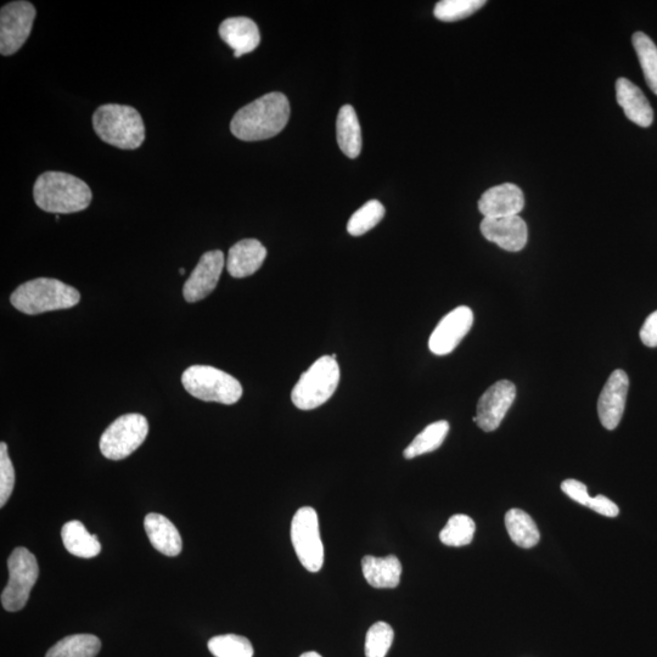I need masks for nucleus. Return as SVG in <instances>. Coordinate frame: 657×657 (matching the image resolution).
Segmentation results:
<instances>
[{
	"mask_svg": "<svg viewBox=\"0 0 657 657\" xmlns=\"http://www.w3.org/2000/svg\"><path fill=\"white\" fill-rule=\"evenodd\" d=\"M289 119L288 98L283 93H268L241 108L230 123V131L243 142H258L278 136Z\"/></svg>",
	"mask_w": 657,
	"mask_h": 657,
	"instance_id": "1",
	"label": "nucleus"
},
{
	"mask_svg": "<svg viewBox=\"0 0 657 657\" xmlns=\"http://www.w3.org/2000/svg\"><path fill=\"white\" fill-rule=\"evenodd\" d=\"M33 198L43 211L70 215L86 210L91 205L93 194L82 179L65 172L50 171L37 178Z\"/></svg>",
	"mask_w": 657,
	"mask_h": 657,
	"instance_id": "2",
	"label": "nucleus"
},
{
	"mask_svg": "<svg viewBox=\"0 0 657 657\" xmlns=\"http://www.w3.org/2000/svg\"><path fill=\"white\" fill-rule=\"evenodd\" d=\"M93 128L104 143L122 150H136L145 140V126L139 112L128 105L106 104L93 115Z\"/></svg>",
	"mask_w": 657,
	"mask_h": 657,
	"instance_id": "3",
	"label": "nucleus"
},
{
	"mask_svg": "<svg viewBox=\"0 0 657 657\" xmlns=\"http://www.w3.org/2000/svg\"><path fill=\"white\" fill-rule=\"evenodd\" d=\"M81 300V294L73 286L58 279L37 278L19 286L11 295V305L16 310L35 316L52 311L69 310Z\"/></svg>",
	"mask_w": 657,
	"mask_h": 657,
	"instance_id": "4",
	"label": "nucleus"
},
{
	"mask_svg": "<svg viewBox=\"0 0 657 657\" xmlns=\"http://www.w3.org/2000/svg\"><path fill=\"white\" fill-rule=\"evenodd\" d=\"M340 383V367L336 355L323 356L301 375L291 392V401L301 411H312L333 397Z\"/></svg>",
	"mask_w": 657,
	"mask_h": 657,
	"instance_id": "5",
	"label": "nucleus"
},
{
	"mask_svg": "<svg viewBox=\"0 0 657 657\" xmlns=\"http://www.w3.org/2000/svg\"><path fill=\"white\" fill-rule=\"evenodd\" d=\"M184 389L198 400L221 404L237 403L243 386L234 376L210 365H193L182 376Z\"/></svg>",
	"mask_w": 657,
	"mask_h": 657,
	"instance_id": "6",
	"label": "nucleus"
},
{
	"mask_svg": "<svg viewBox=\"0 0 657 657\" xmlns=\"http://www.w3.org/2000/svg\"><path fill=\"white\" fill-rule=\"evenodd\" d=\"M9 581L2 593L3 608L10 612L24 609L38 580L39 567L35 555L20 547L8 560Z\"/></svg>",
	"mask_w": 657,
	"mask_h": 657,
	"instance_id": "7",
	"label": "nucleus"
},
{
	"mask_svg": "<svg viewBox=\"0 0 657 657\" xmlns=\"http://www.w3.org/2000/svg\"><path fill=\"white\" fill-rule=\"evenodd\" d=\"M148 434L149 423L144 415H122L101 435L100 451L111 460L125 459L143 445Z\"/></svg>",
	"mask_w": 657,
	"mask_h": 657,
	"instance_id": "8",
	"label": "nucleus"
},
{
	"mask_svg": "<svg viewBox=\"0 0 657 657\" xmlns=\"http://www.w3.org/2000/svg\"><path fill=\"white\" fill-rule=\"evenodd\" d=\"M291 542L297 558L307 571L319 572L324 564V546L320 537L317 511L303 507L291 522Z\"/></svg>",
	"mask_w": 657,
	"mask_h": 657,
	"instance_id": "9",
	"label": "nucleus"
},
{
	"mask_svg": "<svg viewBox=\"0 0 657 657\" xmlns=\"http://www.w3.org/2000/svg\"><path fill=\"white\" fill-rule=\"evenodd\" d=\"M36 8L30 2L20 0L5 4L0 10V54L10 56L19 52L30 37Z\"/></svg>",
	"mask_w": 657,
	"mask_h": 657,
	"instance_id": "10",
	"label": "nucleus"
},
{
	"mask_svg": "<svg viewBox=\"0 0 657 657\" xmlns=\"http://www.w3.org/2000/svg\"><path fill=\"white\" fill-rule=\"evenodd\" d=\"M474 324V313L469 307L460 306L449 312L437 324L429 340V348L436 356H447L468 335Z\"/></svg>",
	"mask_w": 657,
	"mask_h": 657,
	"instance_id": "11",
	"label": "nucleus"
},
{
	"mask_svg": "<svg viewBox=\"0 0 657 657\" xmlns=\"http://www.w3.org/2000/svg\"><path fill=\"white\" fill-rule=\"evenodd\" d=\"M516 398V387L511 381L502 380L493 384L477 403L473 419L481 430L492 432L499 428Z\"/></svg>",
	"mask_w": 657,
	"mask_h": 657,
	"instance_id": "12",
	"label": "nucleus"
},
{
	"mask_svg": "<svg viewBox=\"0 0 657 657\" xmlns=\"http://www.w3.org/2000/svg\"><path fill=\"white\" fill-rule=\"evenodd\" d=\"M224 265H226V260H224L222 251H209L202 255L198 266L184 284V299L193 303L209 296L216 289Z\"/></svg>",
	"mask_w": 657,
	"mask_h": 657,
	"instance_id": "13",
	"label": "nucleus"
},
{
	"mask_svg": "<svg viewBox=\"0 0 657 657\" xmlns=\"http://www.w3.org/2000/svg\"><path fill=\"white\" fill-rule=\"evenodd\" d=\"M630 379L621 369L615 370L600 393L598 414L600 423L606 430H615L625 413Z\"/></svg>",
	"mask_w": 657,
	"mask_h": 657,
	"instance_id": "14",
	"label": "nucleus"
},
{
	"mask_svg": "<svg viewBox=\"0 0 657 657\" xmlns=\"http://www.w3.org/2000/svg\"><path fill=\"white\" fill-rule=\"evenodd\" d=\"M480 229L486 240L509 252H519L524 249L529 238L526 223L519 216L484 218Z\"/></svg>",
	"mask_w": 657,
	"mask_h": 657,
	"instance_id": "15",
	"label": "nucleus"
},
{
	"mask_svg": "<svg viewBox=\"0 0 657 657\" xmlns=\"http://www.w3.org/2000/svg\"><path fill=\"white\" fill-rule=\"evenodd\" d=\"M525 196L513 183H505L488 189L479 201V210L485 218L519 216L524 209Z\"/></svg>",
	"mask_w": 657,
	"mask_h": 657,
	"instance_id": "16",
	"label": "nucleus"
},
{
	"mask_svg": "<svg viewBox=\"0 0 657 657\" xmlns=\"http://www.w3.org/2000/svg\"><path fill=\"white\" fill-rule=\"evenodd\" d=\"M219 36L234 50L235 58L254 52L260 46V30L254 20L239 16L224 20L219 26Z\"/></svg>",
	"mask_w": 657,
	"mask_h": 657,
	"instance_id": "17",
	"label": "nucleus"
},
{
	"mask_svg": "<svg viewBox=\"0 0 657 657\" xmlns=\"http://www.w3.org/2000/svg\"><path fill=\"white\" fill-rule=\"evenodd\" d=\"M267 257V249L256 239H244L230 247L227 258L228 273L233 278L250 277L260 269Z\"/></svg>",
	"mask_w": 657,
	"mask_h": 657,
	"instance_id": "18",
	"label": "nucleus"
},
{
	"mask_svg": "<svg viewBox=\"0 0 657 657\" xmlns=\"http://www.w3.org/2000/svg\"><path fill=\"white\" fill-rule=\"evenodd\" d=\"M616 98L628 120L643 128L653 125V108L636 84L627 78H619L616 82Z\"/></svg>",
	"mask_w": 657,
	"mask_h": 657,
	"instance_id": "19",
	"label": "nucleus"
},
{
	"mask_svg": "<svg viewBox=\"0 0 657 657\" xmlns=\"http://www.w3.org/2000/svg\"><path fill=\"white\" fill-rule=\"evenodd\" d=\"M144 529L153 547L166 557H177L182 553L181 533L166 516L151 513L145 516Z\"/></svg>",
	"mask_w": 657,
	"mask_h": 657,
	"instance_id": "20",
	"label": "nucleus"
},
{
	"mask_svg": "<svg viewBox=\"0 0 657 657\" xmlns=\"http://www.w3.org/2000/svg\"><path fill=\"white\" fill-rule=\"evenodd\" d=\"M362 571L370 586L378 589H392L401 582L402 564L395 555L376 558L367 555L362 560Z\"/></svg>",
	"mask_w": 657,
	"mask_h": 657,
	"instance_id": "21",
	"label": "nucleus"
},
{
	"mask_svg": "<svg viewBox=\"0 0 657 657\" xmlns=\"http://www.w3.org/2000/svg\"><path fill=\"white\" fill-rule=\"evenodd\" d=\"M61 538L67 552L75 557L91 559L98 557L101 552L98 536L89 533L81 521L66 522L61 530Z\"/></svg>",
	"mask_w": 657,
	"mask_h": 657,
	"instance_id": "22",
	"label": "nucleus"
},
{
	"mask_svg": "<svg viewBox=\"0 0 657 657\" xmlns=\"http://www.w3.org/2000/svg\"><path fill=\"white\" fill-rule=\"evenodd\" d=\"M336 137L342 153L357 159L362 151V129L357 112L351 105L342 106L336 121Z\"/></svg>",
	"mask_w": 657,
	"mask_h": 657,
	"instance_id": "23",
	"label": "nucleus"
},
{
	"mask_svg": "<svg viewBox=\"0 0 657 657\" xmlns=\"http://www.w3.org/2000/svg\"><path fill=\"white\" fill-rule=\"evenodd\" d=\"M505 527H507L511 541L520 548H533L537 546L539 538H541L536 522L524 510H509L505 515Z\"/></svg>",
	"mask_w": 657,
	"mask_h": 657,
	"instance_id": "24",
	"label": "nucleus"
},
{
	"mask_svg": "<svg viewBox=\"0 0 657 657\" xmlns=\"http://www.w3.org/2000/svg\"><path fill=\"white\" fill-rule=\"evenodd\" d=\"M100 649V639L93 634H73L50 648L46 657H95Z\"/></svg>",
	"mask_w": 657,
	"mask_h": 657,
	"instance_id": "25",
	"label": "nucleus"
},
{
	"mask_svg": "<svg viewBox=\"0 0 657 657\" xmlns=\"http://www.w3.org/2000/svg\"><path fill=\"white\" fill-rule=\"evenodd\" d=\"M449 432V424L446 420L436 421L420 432L414 438L411 445L404 449V458L414 459L423 454L435 452L442 446Z\"/></svg>",
	"mask_w": 657,
	"mask_h": 657,
	"instance_id": "26",
	"label": "nucleus"
},
{
	"mask_svg": "<svg viewBox=\"0 0 657 657\" xmlns=\"http://www.w3.org/2000/svg\"><path fill=\"white\" fill-rule=\"evenodd\" d=\"M633 47L636 49L645 81L649 88L657 95V47L651 38L643 32H636L632 37Z\"/></svg>",
	"mask_w": 657,
	"mask_h": 657,
	"instance_id": "27",
	"label": "nucleus"
},
{
	"mask_svg": "<svg viewBox=\"0 0 657 657\" xmlns=\"http://www.w3.org/2000/svg\"><path fill=\"white\" fill-rule=\"evenodd\" d=\"M476 525L468 515L456 514L448 520L440 533V541L448 547L469 546L473 542Z\"/></svg>",
	"mask_w": 657,
	"mask_h": 657,
	"instance_id": "28",
	"label": "nucleus"
},
{
	"mask_svg": "<svg viewBox=\"0 0 657 657\" xmlns=\"http://www.w3.org/2000/svg\"><path fill=\"white\" fill-rule=\"evenodd\" d=\"M385 207L378 200H370L361 209L353 213L347 224V232L352 237H361L383 221Z\"/></svg>",
	"mask_w": 657,
	"mask_h": 657,
	"instance_id": "29",
	"label": "nucleus"
},
{
	"mask_svg": "<svg viewBox=\"0 0 657 657\" xmlns=\"http://www.w3.org/2000/svg\"><path fill=\"white\" fill-rule=\"evenodd\" d=\"M207 647L215 657H254L250 640L237 634L213 637Z\"/></svg>",
	"mask_w": 657,
	"mask_h": 657,
	"instance_id": "30",
	"label": "nucleus"
},
{
	"mask_svg": "<svg viewBox=\"0 0 657 657\" xmlns=\"http://www.w3.org/2000/svg\"><path fill=\"white\" fill-rule=\"evenodd\" d=\"M485 4V0H442L436 4L434 14L440 21L454 22L469 18Z\"/></svg>",
	"mask_w": 657,
	"mask_h": 657,
	"instance_id": "31",
	"label": "nucleus"
},
{
	"mask_svg": "<svg viewBox=\"0 0 657 657\" xmlns=\"http://www.w3.org/2000/svg\"><path fill=\"white\" fill-rule=\"evenodd\" d=\"M395 639V631L389 623L380 621L369 628L365 637V657H386Z\"/></svg>",
	"mask_w": 657,
	"mask_h": 657,
	"instance_id": "32",
	"label": "nucleus"
},
{
	"mask_svg": "<svg viewBox=\"0 0 657 657\" xmlns=\"http://www.w3.org/2000/svg\"><path fill=\"white\" fill-rule=\"evenodd\" d=\"M15 486V470L11 463L7 443H0V507L9 501Z\"/></svg>",
	"mask_w": 657,
	"mask_h": 657,
	"instance_id": "33",
	"label": "nucleus"
},
{
	"mask_svg": "<svg viewBox=\"0 0 657 657\" xmlns=\"http://www.w3.org/2000/svg\"><path fill=\"white\" fill-rule=\"evenodd\" d=\"M561 490H563L566 496L571 498L572 501L583 505V507H587L592 498L588 494L587 486L577 480L564 481L563 484H561Z\"/></svg>",
	"mask_w": 657,
	"mask_h": 657,
	"instance_id": "34",
	"label": "nucleus"
},
{
	"mask_svg": "<svg viewBox=\"0 0 657 657\" xmlns=\"http://www.w3.org/2000/svg\"><path fill=\"white\" fill-rule=\"evenodd\" d=\"M587 508L594 510L595 513L606 516V518H616L620 513L619 507H617L614 502L610 501L609 498L602 496V494L591 498Z\"/></svg>",
	"mask_w": 657,
	"mask_h": 657,
	"instance_id": "35",
	"label": "nucleus"
},
{
	"mask_svg": "<svg viewBox=\"0 0 657 657\" xmlns=\"http://www.w3.org/2000/svg\"><path fill=\"white\" fill-rule=\"evenodd\" d=\"M639 335L645 346L657 347V311L651 313L645 320Z\"/></svg>",
	"mask_w": 657,
	"mask_h": 657,
	"instance_id": "36",
	"label": "nucleus"
},
{
	"mask_svg": "<svg viewBox=\"0 0 657 657\" xmlns=\"http://www.w3.org/2000/svg\"><path fill=\"white\" fill-rule=\"evenodd\" d=\"M300 657H322V655H319L316 651H307V653H303Z\"/></svg>",
	"mask_w": 657,
	"mask_h": 657,
	"instance_id": "37",
	"label": "nucleus"
},
{
	"mask_svg": "<svg viewBox=\"0 0 657 657\" xmlns=\"http://www.w3.org/2000/svg\"><path fill=\"white\" fill-rule=\"evenodd\" d=\"M179 273H181L182 275L185 274L184 268L179 269Z\"/></svg>",
	"mask_w": 657,
	"mask_h": 657,
	"instance_id": "38",
	"label": "nucleus"
}]
</instances>
